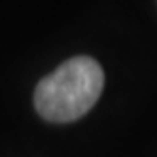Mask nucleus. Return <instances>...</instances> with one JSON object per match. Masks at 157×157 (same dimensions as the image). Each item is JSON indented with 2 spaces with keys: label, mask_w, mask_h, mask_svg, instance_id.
Listing matches in <instances>:
<instances>
[{
  "label": "nucleus",
  "mask_w": 157,
  "mask_h": 157,
  "mask_svg": "<svg viewBox=\"0 0 157 157\" xmlns=\"http://www.w3.org/2000/svg\"><path fill=\"white\" fill-rule=\"evenodd\" d=\"M102 87L104 72L100 64L91 57H74L42 78L34 91V106L44 119L68 123L95 106Z\"/></svg>",
  "instance_id": "f257e3e1"
}]
</instances>
